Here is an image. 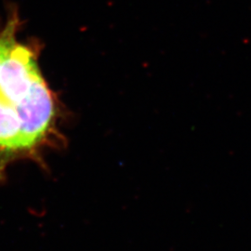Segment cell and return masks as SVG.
I'll return each mask as SVG.
<instances>
[{
	"label": "cell",
	"instance_id": "1",
	"mask_svg": "<svg viewBox=\"0 0 251 251\" xmlns=\"http://www.w3.org/2000/svg\"><path fill=\"white\" fill-rule=\"evenodd\" d=\"M22 125L25 157L40 160L42 148L53 132L55 106L45 81L39 74L16 105Z\"/></svg>",
	"mask_w": 251,
	"mask_h": 251
},
{
	"label": "cell",
	"instance_id": "2",
	"mask_svg": "<svg viewBox=\"0 0 251 251\" xmlns=\"http://www.w3.org/2000/svg\"><path fill=\"white\" fill-rule=\"evenodd\" d=\"M39 74L32 51L14 44L0 63V97L16 106Z\"/></svg>",
	"mask_w": 251,
	"mask_h": 251
},
{
	"label": "cell",
	"instance_id": "3",
	"mask_svg": "<svg viewBox=\"0 0 251 251\" xmlns=\"http://www.w3.org/2000/svg\"><path fill=\"white\" fill-rule=\"evenodd\" d=\"M22 157L25 151L17 109L0 97V174L9 162Z\"/></svg>",
	"mask_w": 251,
	"mask_h": 251
},
{
	"label": "cell",
	"instance_id": "4",
	"mask_svg": "<svg viewBox=\"0 0 251 251\" xmlns=\"http://www.w3.org/2000/svg\"><path fill=\"white\" fill-rule=\"evenodd\" d=\"M16 26V22L13 20L0 33V63L6 54L9 52L11 47L15 44L14 35Z\"/></svg>",
	"mask_w": 251,
	"mask_h": 251
}]
</instances>
